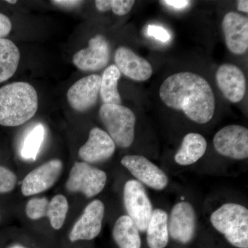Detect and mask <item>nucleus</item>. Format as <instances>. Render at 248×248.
Wrapping results in <instances>:
<instances>
[{
  "label": "nucleus",
  "instance_id": "obj_1",
  "mask_svg": "<svg viewBox=\"0 0 248 248\" xmlns=\"http://www.w3.org/2000/svg\"><path fill=\"white\" fill-rule=\"evenodd\" d=\"M159 93L166 107L182 111L195 123H208L215 115L216 102L213 90L208 81L197 73H174L163 81Z\"/></svg>",
  "mask_w": 248,
  "mask_h": 248
},
{
  "label": "nucleus",
  "instance_id": "obj_2",
  "mask_svg": "<svg viewBox=\"0 0 248 248\" xmlns=\"http://www.w3.org/2000/svg\"><path fill=\"white\" fill-rule=\"evenodd\" d=\"M38 108V95L33 86L24 81L0 89V125L16 127L34 117Z\"/></svg>",
  "mask_w": 248,
  "mask_h": 248
},
{
  "label": "nucleus",
  "instance_id": "obj_3",
  "mask_svg": "<svg viewBox=\"0 0 248 248\" xmlns=\"http://www.w3.org/2000/svg\"><path fill=\"white\" fill-rule=\"evenodd\" d=\"M212 226L227 241L237 248H248V210L244 205L226 203L210 217Z\"/></svg>",
  "mask_w": 248,
  "mask_h": 248
},
{
  "label": "nucleus",
  "instance_id": "obj_4",
  "mask_svg": "<svg viewBox=\"0 0 248 248\" xmlns=\"http://www.w3.org/2000/svg\"><path fill=\"white\" fill-rule=\"evenodd\" d=\"M99 114L108 135L116 146L128 148L132 146L136 124V117L133 111L122 105L104 104Z\"/></svg>",
  "mask_w": 248,
  "mask_h": 248
},
{
  "label": "nucleus",
  "instance_id": "obj_5",
  "mask_svg": "<svg viewBox=\"0 0 248 248\" xmlns=\"http://www.w3.org/2000/svg\"><path fill=\"white\" fill-rule=\"evenodd\" d=\"M107 173L87 163L76 162L70 171L66 183V190L82 194L87 198L99 195L105 187Z\"/></svg>",
  "mask_w": 248,
  "mask_h": 248
},
{
  "label": "nucleus",
  "instance_id": "obj_6",
  "mask_svg": "<svg viewBox=\"0 0 248 248\" xmlns=\"http://www.w3.org/2000/svg\"><path fill=\"white\" fill-rule=\"evenodd\" d=\"M124 207L139 231L146 232L153 214V205L144 186L137 180H129L124 187Z\"/></svg>",
  "mask_w": 248,
  "mask_h": 248
},
{
  "label": "nucleus",
  "instance_id": "obj_7",
  "mask_svg": "<svg viewBox=\"0 0 248 248\" xmlns=\"http://www.w3.org/2000/svg\"><path fill=\"white\" fill-rule=\"evenodd\" d=\"M213 144L221 156L234 160L248 159V128L236 124L227 125L217 132Z\"/></svg>",
  "mask_w": 248,
  "mask_h": 248
},
{
  "label": "nucleus",
  "instance_id": "obj_8",
  "mask_svg": "<svg viewBox=\"0 0 248 248\" xmlns=\"http://www.w3.org/2000/svg\"><path fill=\"white\" fill-rule=\"evenodd\" d=\"M104 215L105 205L102 201L96 200L88 204L68 234L70 242L74 244L97 238L102 231Z\"/></svg>",
  "mask_w": 248,
  "mask_h": 248
},
{
  "label": "nucleus",
  "instance_id": "obj_9",
  "mask_svg": "<svg viewBox=\"0 0 248 248\" xmlns=\"http://www.w3.org/2000/svg\"><path fill=\"white\" fill-rule=\"evenodd\" d=\"M121 164L133 174L137 181L155 190H163L169 184L166 173L142 155H126Z\"/></svg>",
  "mask_w": 248,
  "mask_h": 248
},
{
  "label": "nucleus",
  "instance_id": "obj_10",
  "mask_svg": "<svg viewBox=\"0 0 248 248\" xmlns=\"http://www.w3.org/2000/svg\"><path fill=\"white\" fill-rule=\"evenodd\" d=\"M197 230V215L192 204L176 203L169 218V235L176 242L187 244L193 240Z\"/></svg>",
  "mask_w": 248,
  "mask_h": 248
},
{
  "label": "nucleus",
  "instance_id": "obj_11",
  "mask_svg": "<svg viewBox=\"0 0 248 248\" xmlns=\"http://www.w3.org/2000/svg\"><path fill=\"white\" fill-rule=\"evenodd\" d=\"M63 171L60 159H52L32 170L23 179L21 191L25 197H31L48 190L58 182Z\"/></svg>",
  "mask_w": 248,
  "mask_h": 248
},
{
  "label": "nucleus",
  "instance_id": "obj_12",
  "mask_svg": "<svg viewBox=\"0 0 248 248\" xmlns=\"http://www.w3.org/2000/svg\"><path fill=\"white\" fill-rule=\"evenodd\" d=\"M110 58L108 42L104 36L97 35L89 40L87 48L81 49L75 54L73 62L81 71H97L107 66Z\"/></svg>",
  "mask_w": 248,
  "mask_h": 248
},
{
  "label": "nucleus",
  "instance_id": "obj_13",
  "mask_svg": "<svg viewBox=\"0 0 248 248\" xmlns=\"http://www.w3.org/2000/svg\"><path fill=\"white\" fill-rule=\"evenodd\" d=\"M102 76L93 74L77 81L67 92V100L73 110L84 112L97 104Z\"/></svg>",
  "mask_w": 248,
  "mask_h": 248
},
{
  "label": "nucleus",
  "instance_id": "obj_14",
  "mask_svg": "<svg viewBox=\"0 0 248 248\" xmlns=\"http://www.w3.org/2000/svg\"><path fill=\"white\" fill-rule=\"evenodd\" d=\"M115 149V143L107 132L95 127L91 129L87 141L80 148L78 155L84 162L95 164L110 159Z\"/></svg>",
  "mask_w": 248,
  "mask_h": 248
},
{
  "label": "nucleus",
  "instance_id": "obj_15",
  "mask_svg": "<svg viewBox=\"0 0 248 248\" xmlns=\"http://www.w3.org/2000/svg\"><path fill=\"white\" fill-rule=\"evenodd\" d=\"M222 29L228 50L235 55H244L248 49V19L236 12L226 14Z\"/></svg>",
  "mask_w": 248,
  "mask_h": 248
},
{
  "label": "nucleus",
  "instance_id": "obj_16",
  "mask_svg": "<svg viewBox=\"0 0 248 248\" xmlns=\"http://www.w3.org/2000/svg\"><path fill=\"white\" fill-rule=\"evenodd\" d=\"M217 86L229 102L236 104L246 94V79L244 72L232 63H223L216 72Z\"/></svg>",
  "mask_w": 248,
  "mask_h": 248
},
{
  "label": "nucleus",
  "instance_id": "obj_17",
  "mask_svg": "<svg viewBox=\"0 0 248 248\" xmlns=\"http://www.w3.org/2000/svg\"><path fill=\"white\" fill-rule=\"evenodd\" d=\"M115 63L121 74L133 81H145L153 75L150 62L128 47L120 46L116 50Z\"/></svg>",
  "mask_w": 248,
  "mask_h": 248
},
{
  "label": "nucleus",
  "instance_id": "obj_18",
  "mask_svg": "<svg viewBox=\"0 0 248 248\" xmlns=\"http://www.w3.org/2000/svg\"><path fill=\"white\" fill-rule=\"evenodd\" d=\"M207 146L206 140L203 135L195 133L187 134L174 155V161L182 166L195 164L205 155Z\"/></svg>",
  "mask_w": 248,
  "mask_h": 248
},
{
  "label": "nucleus",
  "instance_id": "obj_19",
  "mask_svg": "<svg viewBox=\"0 0 248 248\" xmlns=\"http://www.w3.org/2000/svg\"><path fill=\"white\" fill-rule=\"evenodd\" d=\"M146 232L149 248H166L170 236L168 213L162 209L153 210Z\"/></svg>",
  "mask_w": 248,
  "mask_h": 248
},
{
  "label": "nucleus",
  "instance_id": "obj_20",
  "mask_svg": "<svg viewBox=\"0 0 248 248\" xmlns=\"http://www.w3.org/2000/svg\"><path fill=\"white\" fill-rule=\"evenodd\" d=\"M112 238L119 248H141L140 231L128 215L117 218L112 229Z\"/></svg>",
  "mask_w": 248,
  "mask_h": 248
},
{
  "label": "nucleus",
  "instance_id": "obj_21",
  "mask_svg": "<svg viewBox=\"0 0 248 248\" xmlns=\"http://www.w3.org/2000/svg\"><path fill=\"white\" fill-rule=\"evenodd\" d=\"M20 60V53L14 42L0 39V83L14 76Z\"/></svg>",
  "mask_w": 248,
  "mask_h": 248
},
{
  "label": "nucleus",
  "instance_id": "obj_22",
  "mask_svg": "<svg viewBox=\"0 0 248 248\" xmlns=\"http://www.w3.org/2000/svg\"><path fill=\"white\" fill-rule=\"evenodd\" d=\"M121 73L115 64L110 65L104 71L101 80L100 94L102 102L105 104H122L118 90V81Z\"/></svg>",
  "mask_w": 248,
  "mask_h": 248
},
{
  "label": "nucleus",
  "instance_id": "obj_23",
  "mask_svg": "<svg viewBox=\"0 0 248 248\" xmlns=\"http://www.w3.org/2000/svg\"><path fill=\"white\" fill-rule=\"evenodd\" d=\"M68 208H69V205L65 196L55 195L49 202L47 217L50 221V226L55 231H59L63 227Z\"/></svg>",
  "mask_w": 248,
  "mask_h": 248
},
{
  "label": "nucleus",
  "instance_id": "obj_24",
  "mask_svg": "<svg viewBox=\"0 0 248 248\" xmlns=\"http://www.w3.org/2000/svg\"><path fill=\"white\" fill-rule=\"evenodd\" d=\"M45 127L41 124H37L31 130L24 140L21 151V154L24 159L32 161L36 159L45 140Z\"/></svg>",
  "mask_w": 248,
  "mask_h": 248
},
{
  "label": "nucleus",
  "instance_id": "obj_25",
  "mask_svg": "<svg viewBox=\"0 0 248 248\" xmlns=\"http://www.w3.org/2000/svg\"><path fill=\"white\" fill-rule=\"evenodd\" d=\"M135 3L133 0H97L95 6L101 12L112 10L117 16H123L131 11Z\"/></svg>",
  "mask_w": 248,
  "mask_h": 248
},
{
  "label": "nucleus",
  "instance_id": "obj_26",
  "mask_svg": "<svg viewBox=\"0 0 248 248\" xmlns=\"http://www.w3.org/2000/svg\"><path fill=\"white\" fill-rule=\"evenodd\" d=\"M49 201L46 197L31 199L26 205V214L31 220H39L48 215Z\"/></svg>",
  "mask_w": 248,
  "mask_h": 248
},
{
  "label": "nucleus",
  "instance_id": "obj_27",
  "mask_svg": "<svg viewBox=\"0 0 248 248\" xmlns=\"http://www.w3.org/2000/svg\"><path fill=\"white\" fill-rule=\"evenodd\" d=\"M17 178L13 171L0 166V195L12 192L17 184Z\"/></svg>",
  "mask_w": 248,
  "mask_h": 248
},
{
  "label": "nucleus",
  "instance_id": "obj_28",
  "mask_svg": "<svg viewBox=\"0 0 248 248\" xmlns=\"http://www.w3.org/2000/svg\"><path fill=\"white\" fill-rule=\"evenodd\" d=\"M146 32L150 37H154L155 40H159L161 42H169L170 39L169 32L161 26L155 25V24L149 25L147 27Z\"/></svg>",
  "mask_w": 248,
  "mask_h": 248
},
{
  "label": "nucleus",
  "instance_id": "obj_29",
  "mask_svg": "<svg viewBox=\"0 0 248 248\" xmlns=\"http://www.w3.org/2000/svg\"><path fill=\"white\" fill-rule=\"evenodd\" d=\"M12 24L7 16L0 14V39L4 38L11 32Z\"/></svg>",
  "mask_w": 248,
  "mask_h": 248
},
{
  "label": "nucleus",
  "instance_id": "obj_30",
  "mask_svg": "<svg viewBox=\"0 0 248 248\" xmlns=\"http://www.w3.org/2000/svg\"><path fill=\"white\" fill-rule=\"evenodd\" d=\"M161 2L176 10L184 9L190 4V1L187 0H164Z\"/></svg>",
  "mask_w": 248,
  "mask_h": 248
},
{
  "label": "nucleus",
  "instance_id": "obj_31",
  "mask_svg": "<svg viewBox=\"0 0 248 248\" xmlns=\"http://www.w3.org/2000/svg\"><path fill=\"white\" fill-rule=\"evenodd\" d=\"M52 4L55 6L60 8H65V9H71V8L77 7L82 4V1H78V0H54L51 1Z\"/></svg>",
  "mask_w": 248,
  "mask_h": 248
},
{
  "label": "nucleus",
  "instance_id": "obj_32",
  "mask_svg": "<svg viewBox=\"0 0 248 248\" xmlns=\"http://www.w3.org/2000/svg\"><path fill=\"white\" fill-rule=\"evenodd\" d=\"M237 9L244 14L248 13V1L247 0H240L238 1Z\"/></svg>",
  "mask_w": 248,
  "mask_h": 248
},
{
  "label": "nucleus",
  "instance_id": "obj_33",
  "mask_svg": "<svg viewBox=\"0 0 248 248\" xmlns=\"http://www.w3.org/2000/svg\"><path fill=\"white\" fill-rule=\"evenodd\" d=\"M6 248H31L27 247V246H24V245L21 244H14L11 245L9 247Z\"/></svg>",
  "mask_w": 248,
  "mask_h": 248
},
{
  "label": "nucleus",
  "instance_id": "obj_34",
  "mask_svg": "<svg viewBox=\"0 0 248 248\" xmlns=\"http://www.w3.org/2000/svg\"><path fill=\"white\" fill-rule=\"evenodd\" d=\"M6 2L9 3V4H16V3H17V1H10V0H7Z\"/></svg>",
  "mask_w": 248,
  "mask_h": 248
},
{
  "label": "nucleus",
  "instance_id": "obj_35",
  "mask_svg": "<svg viewBox=\"0 0 248 248\" xmlns=\"http://www.w3.org/2000/svg\"><path fill=\"white\" fill-rule=\"evenodd\" d=\"M0 221H1V216H0Z\"/></svg>",
  "mask_w": 248,
  "mask_h": 248
}]
</instances>
